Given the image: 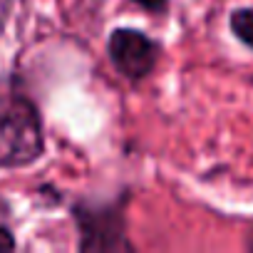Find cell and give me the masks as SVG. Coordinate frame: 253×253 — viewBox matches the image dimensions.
<instances>
[{"label": "cell", "mask_w": 253, "mask_h": 253, "mask_svg": "<svg viewBox=\"0 0 253 253\" xmlns=\"http://www.w3.org/2000/svg\"><path fill=\"white\" fill-rule=\"evenodd\" d=\"M42 154V129L28 99L0 104V169L25 167Z\"/></svg>", "instance_id": "obj_1"}, {"label": "cell", "mask_w": 253, "mask_h": 253, "mask_svg": "<svg viewBox=\"0 0 253 253\" xmlns=\"http://www.w3.org/2000/svg\"><path fill=\"white\" fill-rule=\"evenodd\" d=\"M246 246H248V251H253V226H251V231H248V241H246Z\"/></svg>", "instance_id": "obj_8"}, {"label": "cell", "mask_w": 253, "mask_h": 253, "mask_svg": "<svg viewBox=\"0 0 253 253\" xmlns=\"http://www.w3.org/2000/svg\"><path fill=\"white\" fill-rule=\"evenodd\" d=\"M134 3H139L142 8H147V10H152V13H159V10H164L167 0H134Z\"/></svg>", "instance_id": "obj_6"}, {"label": "cell", "mask_w": 253, "mask_h": 253, "mask_svg": "<svg viewBox=\"0 0 253 253\" xmlns=\"http://www.w3.org/2000/svg\"><path fill=\"white\" fill-rule=\"evenodd\" d=\"M109 55L122 75L137 80L152 72L157 62V45L139 30L122 28L114 30L109 38Z\"/></svg>", "instance_id": "obj_2"}, {"label": "cell", "mask_w": 253, "mask_h": 253, "mask_svg": "<svg viewBox=\"0 0 253 253\" xmlns=\"http://www.w3.org/2000/svg\"><path fill=\"white\" fill-rule=\"evenodd\" d=\"M77 223L82 226L84 251H114L129 248L122 233V213L117 209H77Z\"/></svg>", "instance_id": "obj_3"}, {"label": "cell", "mask_w": 253, "mask_h": 253, "mask_svg": "<svg viewBox=\"0 0 253 253\" xmlns=\"http://www.w3.org/2000/svg\"><path fill=\"white\" fill-rule=\"evenodd\" d=\"M13 246H15L13 236L8 233V228L0 226V251H13Z\"/></svg>", "instance_id": "obj_5"}, {"label": "cell", "mask_w": 253, "mask_h": 253, "mask_svg": "<svg viewBox=\"0 0 253 253\" xmlns=\"http://www.w3.org/2000/svg\"><path fill=\"white\" fill-rule=\"evenodd\" d=\"M8 13V0H0V25H3V18Z\"/></svg>", "instance_id": "obj_7"}, {"label": "cell", "mask_w": 253, "mask_h": 253, "mask_svg": "<svg viewBox=\"0 0 253 253\" xmlns=\"http://www.w3.org/2000/svg\"><path fill=\"white\" fill-rule=\"evenodd\" d=\"M231 30L246 47L253 50V8H236L231 13Z\"/></svg>", "instance_id": "obj_4"}]
</instances>
